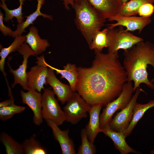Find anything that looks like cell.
<instances>
[{
	"instance_id": "obj_7",
	"label": "cell",
	"mask_w": 154,
	"mask_h": 154,
	"mask_svg": "<svg viewBox=\"0 0 154 154\" xmlns=\"http://www.w3.org/2000/svg\"><path fill=\"white\" fill-rule=\"evenodd\" d=\"M90 106L77 92H74L63 108L66 121L76 124L87 117Z\"/></svg>"
},
{
	"instance_id": "obj_32",
	"label": "cell",
	"mask_w": 154,
	"mask_h": 154,
	"mask_svg": "<svg viewBox=\"0 0 154 154\" xmlns=\"http://www.w3.org/2000/svg\"><path fill=\"white\" fill-rule=\"evenodd\" d=\"M63 2L64 8L67 10L69 9V5L72 7L74 5L75 2L77 0H61Z\"/></svg>"
},
{
	"instance_id": "obj_14",
	"label": "cell",
	"mask_w": 154,
	"mask_h": 154,
	"mask_svg": "<svg viewBox=\"0 0 154 154\" xmlns=\"http://www.w3.org/2000/svg\"><path fill=\"white\" fill-rule=\"evenodd\" d=\"M54 70L48 68L46 78L47 84L49 85L58 100L64 104L69 99L73 91L69 85L61 82L56 77Z\"/></svg>"
},
{
	"instance_id": "obj_23",
	"label": "cell",
	"mask_w": 154,
	"mask_h": 154,
	"mask_svg": "<svg viewBox=\"0 0 154 154\" xmlns=\"http://www.w3.org/2000/svg\"><path fill=\"white\" fill-rule=\"evenodd\" d=\"M41 7V6L37 5L35 11L28 16L26 17L27 18L25 21L21 23H18L17 29L14 31V38L21 35L23 33L25 32V29L32 24L38 16H42L44 18L50 20H52V15L42 13L40 11Z\"/></svg>"
},
{
	"instance_id": "obj_30",
	"label": "cell",
	"mask_w": 154,
	"mask_h": 154,
	"mask_svg": "<svg viewBox=\"0 0 154 154\" xmlns=\"http://www.w3.org/2000/svg\"><path fill=\"white\" fill-rule=\"evenodd\" d=\"M154 12V5L153 3H147L142 5L139 8L138 12L140 16L150 17Z\"/></svg>"
},
{
	"instance_id": "obj_25",
	"label": "cell",
	"mask_w": 154,
	"mask_h": 154,
	"mask_svg": "<svg viewBox=\"0 0 154 154\" xmlns=\"http://www.w3.org/2000/svg\"><path fill=\"white\" fill-rule=\"evenodd\" d=\"M22 145L25 154H46V150L40 142L34 137H31L24 140Z\"/></svg>"
},
{
	"instance_id": "obj_29",
	"label": "cell",
	"mask_w": 154,
	"mask_h": 154,
	"mask_svg": "<svg viewBox=\"0 0 154 154\" xmlns=\"http://www.w3.org/2000/svg\"><path fill=\"white\" fill-rule=\"evenodd\" d=\"M81 144L80 146L77 154H94L96 152V148L94 143L90 142L88 137L85 128L81 132Z\"/></svg>"
},
{
	"instance_id": "obj_21",
	"label": "cell",
	"mask_w": 154,
	"mask_h": 154,
	"mask_svg": "<svg viewBox=\"0 0 154 154\" xmlns=\"http://www.w3.org/2000/svg\"><path fill=\"white\" fill-rule=\"evenodd\" d=\"M13 41L8 47L2 48L0 52V70L3 73L6 80V74L4 72V65L5 60L8 55L11 53L17 51L19 48L26 41L25 35H19L15 38Z\"/></svg>"
},
{
	"instance_id": "obj_17",
	"label": "cell",
	"mask_w": 154,
	"mask_h": 154,
	"mask_svg": "<svg viewBox=\"0 0 154 154\" xmlns=\"http://www.w3.org/2000/svg\"><path fill=\"white\" fill-rule=\"evenodd\" d=\"M100 132L104 133L112 140L115 148L119 151L120 154L141 153L128 145L125 141L126 137L123 133L117 132L112 130L110 128L108 124L104 127L101 128Z\"/></svg>"
},
{
	"instance_id": "obj_27",
	"label": "cell",
	"mask_w": 154,
	"mask_h": 154,
	"mask_svg": "<svg viewBox=\"0 0 154 154\" xmlns=\"http://www.w3.org/2000/svg\"><path fill=\"white\" fill-rule=\"evenodd\" d=\"M1 3L0 5L4 10L5 13L4 20L5 22H7L10 20H12L14 17L16 18L18 23L20 24L23 22V17L22 12L23 3H20L19 6L17 8L13 9H9L6 4V0H1Z\"/></svg>"
},
{
	"instance_id": "obj_13",
	"label": "cell",
	"mask_w": 154,
	"mask_h": 154,
	"mask_svg": "<svg viewBox=\"0 0 154 154\" xmlns=\"http://www.w3.org/2000/svg\"><path fill=\"white\" fill-rule=\"evenodd\" d=\"M48 125L51 129L54 137L59 143L62 154H75L76 152L72 140L68 135V129L62 130L58 126L51 120H45Z\"/></svg>"
},
{
	"instance_id": "obj_19",
	"label": "cell",
	"mask_w": 154,
	"mask_h": 154,
	"mask_svg": "<svg viewBox=\"0 0 154 154\" xmlns=\"http://www.w3.org/2000/svg\"><path fill=\"white\" fill-rule=\"evenodd\" d=\"M45 65L58 74H60L62 78H64L68 82L69 86L73 92L76 91V86L78 80V67L75 64L67 63L63 66V69H60L53 67L48 64L44 60Z\"/></svg>"
},
{
	"instance_id": "obj_5",
	"label": "cell",
	"mask_w": 154,
	"mask_h": 154,
	"mask_svg": "<svg viewBox=\"0 0 154 154\" xmlns=\"http://www.w3.org/2000/svg\"><path fill=\"white\" fill-rule=\"evenodd\" d=\"M107 36L108 52L110 53L118 52L120 49H129L138 42L144 41L141 37L135 36L121 27L109 29Z\"/></svg>"
},
{
	"instance_id": "obj_31",
	"label": "cell",
	"mask_w": 154,
	"mask_h": 154,
	"mask_svg": "<svg viewBox=\"0 0 154 154\" xmlns=\"http://www.w3.org/2000/svg\"><path fill=\"white\" fill-rule=\"evenodd\" d=\"M4 17L3 13L0 11V30L3 34L5 36H9L14 38V31L10 28L6 26L4 24Z\"/></svg>"
},
{
	"instance_id": "obj_4",
	"label": "cell",
	"mask_w": 154,
	"mask_h": 154,
	"mask_svg": "<svg viewBox=\"0 0 154 154\" xmlns=\"http://www.w3.org/2000/svg\"><path fill=\"white\" fill-rule=\"evenodd\" d=\"M134 91L131 82H126L119 96L108 103L100 115L101 128L104 127L108 124L116 112L121 110L127 106L131 100Z\"/></svg>"
},
{
	"instance_id": "obj_33",
	"label": "cell",
	"mask_w": 154,
	"mask_h": 154,
	"mask_svg": "<svg viewBox=\"0 0 154 154\" xmlns=\"http://www.w3.org/2000/svg\"><path fill=\"white\" fill-rule=\"evenodd\" d=\"M45 0H37V4L43 5L45 2Z\"/></svg>"
},
{
	"instance_id": "obj_3",
	"label": "cell",
	"mask_w": 154,
	"mask_h": 154,
	"mask_svg": "<svg viewBox=\"0 0 154 154\" xmlns=\"http://www.w3.org/2000/svg\"><path fill=\"white\" fill-rule=\"evenodd\" d=\"M76 25L89 46L95 33L104 25L103 18L88 0H77L72 6Z\"/></svg>"
},
{
	"instance_id": "obj_28",
	"label": "cell",
	"mask_w": 154,
	"mask_h": 154,
	"mask_svg": "<svg viewBox=\"0 0 154 154\" xmlns=\"http://www.w3.org/2000/svg\"><path fill=\"white\" fill-rule=\"evenodd\" d=\"M25 107L17 105L14 102L0 107V119L5 121L11 118L14 115L23 112Z\"/></svg>"
},
{
	"instance_id": "obj_36",
	"label": "cell",
	"mask_w": 154,
	"mask_h": 154,
	"mask_svg": "<svg viewBox=\"0 0 154 154\" xmlns=\"http://www.w3.org/2000/svg\"><path fill=\"white\" fill-rule=\"evenodd\" d=\"M150 81L152 83H154V77L151 79V80H150Z\"/></svg>"
},
{
	"instance_id": "obj_15",
	"label": "cell",
	"mask_w": 154,
	"mask_h": 154,
	"mask_svg": "<svg viewBox=\"0 0 154 154\" xmlns=\"http://www.w3.org/2000/svg\"><path fill=\"white\" fill-rule=\"evenodd\" d=\"M88 0L106 19L118 15L123 5L120 0Z\"/></svg>"
},
{
	"instance_id": "obj_12",
	"label": "cell",
	"mask_w": 154,
	"mask_h": 154,
	"mask_svg": "<svg viewBox=\"0 0 154 154\" xmlns=\"http://www.w3.org/2000/svg\"><path fill=\"white\" fill-rule=\"evenodd\" d=\"M20 95L22 103L27 104L32 110L33 121L36 125L39 126L42 123V95L37 90H30L25 92L22 90Z\"/></svg>"
},
{
	"instance_id": "obj_1",
	"label": "cell",
	"mask_w": 154,
	"mask_h": 154,
	"mask_svg": "<svg viewBox=\"0 0 154 154\" xmlns=\"http://www.w3.org/2000/svg\"><path fill=\"white\" fill-rule=\"evenodd\" d=\"M90 67H78L76 91L91 106H105L117 98L127 82V75L118 52L104 53L94 50Z\"/></svg>"
},
{
	"instance_id": "obj_24",
	"label": "cell",
	"mask_w": 154,
	"mask_h": 154,
	"mask_svg": "<svg viewBox=\"0 0 154 154\" xmlns=\"http://www.w3.org/2000/svg\"><path fill=\"white\" fill-rule=\"evenodd\" d=\"M154 3V0H130L123 4L118 15L133 16L138 14V10L143 4Z\"/></svg>"
},
{
	"instance_id": "obj_10",
	"label": "cell",
	"mask_w": 154,
	"mask_h": 154,
	"mask_svg": "<svg viewBox=\"0 0 154 154\" xmlns=\"http://www.w3.org/2000/svg\"><path fill=\"white\" fill-rule=\"evenodd\" d=\"M37 64L31 67L27 72V85L30 90L40 92L44 88V85L47 84L48 67L44 63V56H37Z\"/></svg>"
},
{
	"instance_id": "obj_20",
	"label": "cell",
	"mask_w": 154,
	"mask_h": 154,
	"mask_svg": "<svg viewBox=\"0 0 154 154\" xmlns=\"http://www.w3.org/2000/svg\"><path fill=\"white\" fill-rule=\"evenodd\" d=\"M154 107V100H150L145 104H142L136 102L135 106L132 120L124 134L126 137L129 136L145 112L150 108Z\"/></svg>"
},
{
	"instance_id": "obj_11",
	"label": "cell",
	"mask_w": 154,
	"mask_h": 154,
	"mask_svg": "<svg viewBox=\"0 0 154 154\" xmlns=\"http://www.w3.org/2000/svg\"><path fill=\"white\" fill-rule=\"evenodd\" d=\"M108 19L109 21L116 22L115 23L108 24V27L109 29L115 28L117 26L125 27H126V31H133L137 30L139 34L146 26L151 22L150 17L124 16L118 15Z\"/></svg>"
},
{
	"instance_id": "obj_16",
	"label": "cell",
	"mask_w": 154,
	"mask_h": 154,
	"mask_svg": "<svg viewBox=\"0 0 154 154\" xmlns=\"http://www.w3.org/2000/svg\"><path fill=\"white\" fill-rule=\"evenodd\" d=\"M103 106L101 104L92 105L90 106L88 112L89 120L85 129L89 141L93 143L98 134L101 132L100 116Z\"/></svg>"
},
{
	"instance_id": "obj_26",
	"label": "cell",
	"mask_w": 154,
	"mask_h": 154,
	"mask_svg": "<svg viewBox=\"0 0 154 154\" xmlns=\"http://www.w3.org/2000/svg\"><path fill=\"white\" fill-rule=\"evenodd\" d=\"M108 29L107 27L102 31H98L95 33L89 46L90 49L102 52L104 48L108 47L107 35Z\"/></svg>"
},
{
	"instance_id": "obj_22",
	"label": "cell",
	"mask_w": 154,
	"mask_h": 154,
	"mask_svg": "<svg viewBox=\"0 0 154 154\" xmlns=\"http://www.w3.org/2000/svg\"><path fill=\"white\" fill-rule=\"evenodd\" d=\"M0 140L5 147L6 154H24L22 144L17 141L6 133H1Z\"/></svg>"
},
{
	"instance_id": "obj_6",
	"label": "cell",
	"mask_w": 154,
	"mask_h": 154,
	"mask_svg": "<svg viewBox=\"0 0 154 154\" xmlns=\"http://www.w3.org/2000/svg\"><path fill=\"white\" fill-rule=\"evenodd\" d=\"M42 95V116L43 119L51 120L58 126L66 121L63 110L60 106L52 90L43 89Z\"/></svg>"
},
{
	"instance_id": "obj_8",
	"label": "cell",
	"mask_w": 154,
	"mask_h": 154,
	"mask_svg": "<svg viewBox=\"0 0 154 154\" xmlns=\"http://www.w3.org/2000/svg\"><path fill=\"white\" fill-rule=\"evenodd\" d=\"M130 101L124 108L117 112L109 122L108 125L112 130L124 133L132 120L133 109L139 94L144 91L140 87L136 90Z\"/></svg>"
},
{
	"instance_id": "obj_2",
	"label": "cell",
	"mask_w": 154,
	"mask_h": 154,
	"mask_svg": "<svg viewBox=\"0 0 154 154\" xmlns=\"http://www.w3.org/2000/svg\"><path fill=\"white\" fill-rule=\"evenodd\" d=\"M123 66L127 75V82H134L133 90L143 83L154 89V84L148 78L149 64L154 68V44L149 42H139L130 48L124 50Z\"/></svg>"
},
{
	"instance_id": "obj_9",
	"label": "cell",
	"mask_w": 154,
	"mask_h": 154,
	"mask_svg": "<svg viewBox=\"0 0 154 154\" xmlns=\"http://www.w3.org/2000/svg\"><path fill=\"white\" fill-rule=\"evenodd\" d=\"M17 51L23 55V60L22 64L15 70L11 67L9 63L7 64L9 68V72L13 75L14 78V82L11 87L13 88L16 84H19L24 90L28 91L30 90L27 85L26 71L28 59L30 56H37V55L26 42L19 48Z\"/></svg>"
},
{
	"instance_id": "obj_37",
	"label": "cell",
	"mask_w": 154,
	"mask_h": 154,
	"mask_svg": "<svg viewBox=\"0 0 154 154\" xmlns=\"http://www.w3.org/2000/svg\"><path fill=\"white\" fill-rule=\"evenodd\" d=\"M150 153L151 154H154V149L151 151Z\"/></svg>"
},
{
	"instance_id": "obj_34",
	"label": "cell",
	"mask_w": 154,
	"mask_h": 154,
	"mask_svg": "<svg viewBox=\"0 0 154 154\" xmlns=\"http://www.w3.org/2000/svg\"><path fill=\"white\" fill-rule=\"evenodd\" d=\"M130 0H120L122 3L124 4Z\"/></svg>"
},
{
	"instance_id": "obj_35",
	"label": "cell",
	"mask_w": 154,
	"mask_h": 154,
	"mask_svg": "<svg viewBox=\"0 0 154 154\" xmlns=\"http://www.w3.org/2000/svg\"><path fill=\"white\" fill-rule=\"evenodd\" d=\"M19 2L20 3H22L23 4V2L26 0H19Z\"/></svg>"
},
{
	"instance_id": "obj_18",
	"label": "cell",
	"mask_w": 154,
	"mask_h": 154,
	"mask_svg": "<svg viewBox=\"0 0 154 154\" xmlns=\"http://www.w3.org/2000/svg\"><path fill=\"white\" fill-rule=\"evenodd\" d=\"M25 36V42L37 55L43 53L50 46V44L47 39L41 38L37 29L34 26L30 27L29 32Z\"/></svg>"
}]
</instances>
